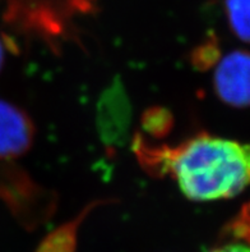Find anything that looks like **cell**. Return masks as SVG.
<instances>
[{"mask_svg": "<svg viewBox=\"0 0 250 252\" xmlns=\"http://www.w3.org/2000/svg\"><path fill=\"white\" fill-rule=\"evenodd\" d=\"M132 147L149 176L172 177L190 201L226 200L250 187V144L198 133L176 146H159L137 133Z\"/></svg>", "mask_w": 250, "mask_h": 252, "instance_id": "1", "label": "cell"}, {"mask_svg": "<svg viewBox=\"0 0 250 252\" xmlns=\"http://www.w3.org/2000/svg\"><path fill=\"white\" fill-rule=\"evenodd\" d=\"M0 201L28 230L44 225L57 209L56 192L42 187L13 161H0Z\"/></svg>", "mask_w": 250, "mask_h": 252, "instance_id": "2", "label": "cell"}, {"mask_svg": "<svg viewBox=\"0 0 250 252\" xmlns=\"http://www.w3.org/2000/svg\"><path fill=\"white\" fill-rule=\"evenodd\" d=\"M213 90L226 105L250 108V51L234 50L220 59L213 73Z\"/></svg>", "mask_w": 250, "mask_h": 252, "instance_id": "3", "label": "cell"}, {"mask_svg": "<svg viewBox=\"0 0 250 252\" xmlns=\"http://www.w3.org/2000/svg\"><path fill=\"white\" fill-rule=\"evenodd\" d=\"M35 134L31 117L19 106L0 99V161H12L28 153Z\"/></svg>", "mask_w": 250, "mask_h": 252, "instance_id": "4", "label": "cell"}, {"mask_svg": "<svg viewBox=\"0 0 250 252\" xmlns=\"http://www.w3.org/2000/svg\"><path fill=\"white\" fill-rule=\"evenodd\" d=\"M98 131L108 145L123 144L130 123V105L124 87L112 82L98 101Z\"/></svg>", "mask_w": 250, "mask_h": 252, "instance_id": "5", "label": "cell"}, {"mask_svg": "<svg viewBox=\"0 0 250 252\" xmlns=\"http://www.w3.org/2000/svg\"><path fill=\"white\" fill-rule=\"evenodd\" d=\"M108 202H110V200H97L85 205V208L76 218L61 224L60 227H57L45 237L38 245L36 252H76L78 245V229L84 219L96 208H100Z\"/></svg>", "mask_w": 250, "mask_h": 252, "instance_id": "6", "label": "cell"}, {"mask_svg": "<svg viewBox=\"0 0 250 252\" xmlns=\"http://www.w3.org/2000/svg\"><path fill=\"white\" fill-rule=\"evenodd\" d=\"M223 10L232 33L250 44V0H223Z\"/></svg>", "mask_w": 250, "mask_h": 252, "instance_id": "7", "label": "cell"}, {"mask_svg": "<svg viewBox=\"0 0 250 252\" xmlns=\"http://www.w3.org/2000/svg\"><path fill=\"white\" fill-rule=\"evenodd\" d=\"M174 117L168 109L162 106H152L142 115L143 129L153 138L166 137L172 129Z\"/></svg>", "mask_w": 250, "mask_h": 252, "instance_id": "8", "label": "cell"}, {"mask_svg": "<svg viewBox=\"0 0 250 252\" xmlns=\"http://www.w3.org/2000/svg\"><path fill=\"white\" fill-rule=\"evenodd\" d=\"M221 59V48L217 36L213 33L209 37L204 38V41L200 42L198 46L193 49L190 54V63L195 69L198 70H208L216 67Z\"/></svg>", "mask_w": 250, "mask_h": 252, "instance_id": "9", "label": "cell"}, {"mask_svg": "<svg viewBox=\"0 0 250 252\" xmlns=\"http://www.w3.org/2000/svg\"><path fill=\"white\" fill-rule=\"evenodd\" d=\"M221 237L250 246V201L243 205L238 214L226 224Z\"/></svg>", "mask_w": 250, "mask_h": 252, "instance_id": "10", "label": "cell"}, {"mask_svg": "<svg viewBox=\"0 0 250 252\" xmlns=\"http://www.w3.org/2000/svg\"><path fill=\"white\" fill-rule=\"evenodd\" d=\"M209 252H250V246L244 245V243L227 241V242L222 243V245L213 247Z\"/></svg>", "mask_w": 250, "mask_h": 252, "instance_id": "11", "label": "cell"}, {"mask_svg": "<svg viewBox=\"0 0 250 252\" xmlns=\"http://www.w3.org/2000/svg\"><path fill=\"white\" fill-rule=\"evenodd\" d=\"M12 49H14V45L12 44V41L9 38H6V36L0 33V72L3 70L4 64H5L6 53Z\"/></svg>", "mask_w": 250, "mask_h": 252, "instance_id": "12", "label": "cell"}]
</instances>
